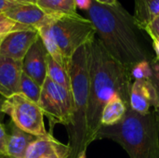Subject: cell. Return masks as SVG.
Here are the masks:
<instances>
[{
	"mask_svg": "<svg viewBox=\"0 0 159 158\" xmlns=\"http://www.w3.org/2000/svg\"><path fill=\"white\" fill-rule=\"evenodd\" d=\"M94 1L101 3V4H105V5H114L118 2L117 0H94Z\"/></svg>",
	"mask_w": 159,
	"mask_h": 158,
	"instance_id": "83f0119b",
	"label": "cell"
},
{
	"mask_svg": "<svg viewBox=\"0 0 159 158\" xmlns=\"http://www.w3.org/2000/svg\"><path fill=\"white\" fill-rule=\"evenodd\" d=\"M158 16L159 0H135L134 14L132 17L140 30H144Z\"/></svg>",
	"mask_w": 159,
	"mask_h": 158,
	"instance_id": "5bb4252c",
	"label": "cell"
},
{
	"mask_svg": "<svg viewBox=\"0 0 159 158\" xmlns=\"http://www.w3.org/2000/svg\"><path fill=\"white\" fill-rule=\"evenodd\" d=\"M129 106L124 102L119 94H116L103 108L101 123L102 126H114L121 121Z\"/></svg>",
	"mask_w": 159,
	"mask_h": 158,
	"instance_id": "2e32d148",
	"label": "cell"
},
{
	"mask_svg": "<svg viewBox=\"0 0 159 158\" xmlns=\"http://www.w3.org/2000/svg\"><path fill=\"white\" fill-rule=\"evenodd\" d=\"M25 28H28V26L20 24L12 20L3 13L0 14V40H2L6 35H7L12 32L25 29Z\"/></svg>",
	"mask_w": 159,
	"mask_h": 158,
	"instance_id": "44dd1931",
	"label": "cell"
},
{
	"mask_svg": "<svg viewBox=\"0 0 159 158\" xmlns=\"http://www.w3.org/2000/svg\"><path fill=\"white\" fill-rule=\"evenodd\" d=\"M157 61H159V60H157Z\"/></svg>",
	"mask_w": 159,
	"mask_h": 158,
	"instance_id": "1f68e13d",
	"label": "cell"
},
{
	"mask_svg": "<svg viewBox=\"0 0 159 158\" xmlns=\"http://www.w3.org/2000/svg\"><path fill=\"white\" fill-rule=\"evenodd\" d=\"M130 74L135 80H150L153 74L151 63L148 61H140L131 67Z\"/></svg>",
	"mask_w": 159,
	"mask_h": 158,
	"instance_id": "ffe728a7",
	"label": "cell"
},
{
	"mask_svg": "<svg viewBox=\"0 0 159 158\" xmlns=\"http://www.w3.org/2000/svg\"><path fill=\"white\" fill-rule=\"evenodd\" d=\"M26 1H28V2H31V3H34V4H36V1H37V0H26Z\"/></svg>",
	"mask_w": 159,
	"mask_h": 158,
	"instance_id": "f546056e",
	"label": "cell"
},
{
	"mask_svg": "<svg viewBox=\"0 0 159 158\" xmlns=\"http://www.w3.org/2000/svg\"><path fill=\"white\" fill-rule=\"evenodd\" d=\"M44 158H57V157H54V156H46V157Z\"/></svg>",
	"mask_w": 159,
	"mask_h": 158,
	"instance_id": "4dcf8cb0",
	"label": "cell"
},
{
	"mask_svg": "<svg viewBox=\"0 0 159 158\" xmlns=\"http://www.w3.org/2000/svg\"><path fill=\"white\" fill-rule=\"evenodd\" d=\"M37 137L21 130L11 122L10 132L7 134L5 156L7 158H24L28 146Z\"/></svg>",
	"mask_w": 159,
	"mask_h": 158,
	"instance_id": "4fadbf2b",
	"label": "cell"
},
{
	"mask_svg": "<svg viewBox=\"0 0 159 158\" xmlns=\"http://www.w3.org/2000/svg\"><path fill=\"white\" fill-rule=\"evenodd\" d=\"M75 1L76 8H80L82 10L87 11L90 7L92 0H75Z\"/></svg>",
	"mask_w": 159,
	"mask_h": 158,
	"instance_id": "484cf974",
	"label": "cell"
},
{
	"mask_svg": "<svg viewBox=\"0 0 159 158\" xmlns=\"http://www.w3.org/2000/svg\"><path fill=\"white\" fill-rule=\"evenodd\" d=\"M22 61L0 54V96L7 99L20 93Z\"/></svg>",
	"mask_w": 159,
	"mask_h": 158,
	"instance_id": "30bf717a",
	"label": "cell"
},
{
	"mask_svg": "<svg viewBox=\"0 0 159 158\" xmlns=\"http://www.w3.org/2000/svg\"><path fill=\"white\" fill-rule=\"evenodd\" d=\"M7 133L4 125L0 120V156L6 155L7 149Z\"/></svg>",
	"mask_w": 159,
	"mask_h": 158,
	"instance_id": "cb8c5ba5",
	"label": "cell"
},
{
	"mask_svg": "<svg viewBox=\"0 0 159 158\" xmlns=\"http://www.w3.org/2000/svg\"><path fill=\"white\" fill-rule=\"evenodd\" d=\"M129 105L132 110L141 115H147L150 111V102L146 88V80H135L130 88Z\"/></svg>",
	"mask_w": 159,
	"mask_h": 158,
	"instance_id": "9a60e30c",
	"label": "cell"
},
{
	"mask_svg": "<svg viewBox=\"0 0 159 158\" xmlns=\"http://www.w3.org/2000/svg\"><path fill=\"white\" fill-rule=\"evenodd\" d=\"M151 66H152V70H153V74L150 78V81L156 88V90L157 93V98H158V107L154 111L159 118V61L156 59L154 61H152Z\"/></svg>",
	"mask_w": 159,
	"mask_h": 158,
	"instance_id": "7402d4cb",
	"label": "cell"
},
{
	"mask_svg": "<svg viewBox=\"0 0 159 158\" xmlns=\"http://www.w3.org/2000/svg\"><path fill=\"white\" fill-rule=\"evenodd\" d=\"M71 91L73 97V118L67 128L69 133V158H86L89 145L88 139L89 104V53L87 44L72 56L69 64Z\"/></svg>",
	"mask_w": 159,
	"mask_h": 158,
	"instance_id": "277c9868",
	"label": "cell"
},
{
	"mask_svg": "<svg viewBox=\"0 0 159 158\" xmlns=\"http://www.w3.org/2000/svg\"><path fill=\"white\" fill-rule=\"evenodd\" d=\"M47 77H48L57 85L71 90V79L69 71L59 64L49 55H48L47 59Z\"/></svg>",
	"mask_w": 159,
	"mask_h": 158,
	"instance_id": "ac0fdd59",
	"label": "cell"
},
{
	"mask_svg": "<svg viewBox=\"0 0 159 158\" xmlns=\"http://www.w3.org/2000/svg\"><path fill=\"white\" fill-rule=\"evenodd\" d=\"M70 155L71 148L69 144H63L50 135L47 138H36L28 146L24 158H44L46 156L69 158Z\"/></svg>",
	"mask_w": 159,
	"mask_h": 158,
	"instance_id": "8fae6325",
	"label": "cell"
},
{
	"mask_svg": "<svg viewBox=\"0 0 159 158\" xmlns=\"http://www.w3.org/2000/svg\"><path fill=\"white\" fill-rule=\"evenodd\" d=\"M4 98L3 97H1L0 96V115L2 114V112H1V109H2V104H3V102H4Z\"/></svg>",
	"mask_w": 159,
	"mask_h": 158,
	"instance_id": "f1b7e54d",
	"label": "cell"
},
{
	"mask_svg": "<svg viewBox=\"0 0 159 158\" xmlns=\"http://www.w3.org/2000/svg\"><path fill=\"white\" fill-rule=\"evenodd\" d=\"M144 31L153 39L159 38V16L155 18L144 29Z\"/></svg>",
	"mask_w": 159,
	"mask_h": 158,
	"instance_id": "603a6c76",
	"label": "cell"
},
{
	"mask_svg": "<svg viewBox=\"0 0 159 158\" xmlns=\"http://www.w3.org/2000/svg\"><path fill=\"white\" fill-rule=\"evenodd\" d=\"M38 105L44 116L48 119L51 129L57 124L64 125L67 128L71 125L73 118L72 91L57 85L48 77L42 86Z\"/></svg>",
	"mask_w": 159,
	"mask_h": 158,
	"instance_id": "52a82bcc",
	"label": "cell"
},
{
	"mask_svg": "<svg viewBox=\"0 0 159 158\" xmlns=\"http://www.w3.org/2000/svg\"><path fill=\"white\" fill-rule=\"evenodd\" d=\"M110 139L130 158H159V118L155 111L141 115L130 108L114 126H102L96 140Z\"/></svg>",
	"mask_w": 159,
	"mask_h": 158,
	"instance_id": "3957f363",
	"label": "cell"
},
{
	"mask_svg": "<svg viewBox=\"0 0 159 158\" xmlns=\"http://www.w3.org/2000/svg\"><path fill=\"white\" fill-rule=\"evenodd\" d=\"M86 12L95 28L96 36L115 59L129 68L147 61L138 35L140 29L132 15L119 2L105 5L92 0Z\"/></svg>",
	"mask_w": 159,
	"mask_h": 158,
	"instance_id": "7a4b0ae2",
	"label": "cell"
},
{
	"mask_svg": "<svg viewBox=\"0 0 159 158\" xmlns=\"http://www.w3.org/2000/svg\"><path fill=\"white\" fill-rule=\"evenodd\" d=\"M41 86H39L35 81H34L31 77H29L22 72L20 84V93L23 94L34 102L38 103L41 95Z\"/></svg>",
	"mask_w": 159,
	"mask_h": 158,
	"instance_id": "d6986e66",
	"label": "cell"
},
{
	"mask_svg": "<svg viewBox=\"0 0 159 158\" xmlns=\"http://www.w3.org/2000/svg\"><path fill=\"white\" fill-rule=\"evenodd\" d=\"M153 47H154V50L156 52V55H157V58L159 60V38H156V39H153Z\"/></svg>",
	"mask_w": 159,
	"mask_h": 158,
	"instance_id": "4316f807",
	"label": "cell"
},
{
	"mask_svg": "<svg viewBox=\"0 0 159 158\" xmlns=\"http://www.w3.org/2000/svg\"><path fill=\"white\" fill-rule=\"evenodd\" d=\"M38 38V31L33 27L12 32L1 40L0 54L22 61L30 47Z\"/></svg>",
	"mask_w": 159,
	"mask_h": 158,
	"instance_id": "ba28073f",
	"label": "cell"
},
{
	"mask_svg": "<svg viewBox=\"0 0 159 158\" xmlns=\"http://www.w3.org/2000/svg\"><path fill=\"white\" fill-rule=\"evenodd\" d=\"M22 2H28V1L26 0H0V14L5 13L8 8H10L14 5L22 3Z\"/></svg>",
	"mask_w": 159,
	"mask_h": 158,
	"instance_id": "d4e9b609",
	"label": "cell"
},
{
	"mask_svg": "<svg viewBox=\"0 0 159 158\" xmlns=\"http://www.w3.org/2000/svg\"><path fill=\"white\" fill-rule=\"evenodd\" d=\"M89 53V104L88 139L96 141L102 127L103 108L116 94H119L129 107L132 77L129 67L115 59L95 35L87 44Z\"/></svg>",
	"mask_w": 159,
	"mask_h": 158,
	"instance_id": "6da1fadb",
	"label": "cell"
},
{
	"mask_svg": "<svg viewBox=\"0 0 159 158\" xmlns=\"http://www.w3.org/2000/svg\"><path fill=\"white\" fill-rule=\"evenodd\" d=\"M3 14L20 24L35 29H37L48 16L36 4L31 2H22L14 5Z\"/></svg>",
	"mask_w": 159,
	"mask_h": 158,
	"instance_id": "7c38bea8",
	"label": "cell"
},
{
	"mask_svg": "<svg viewBox=\"0 0 159 158\" xmlns=\"http://www.w3.org/2000/svg\"><path fill=\"white\" fill-rule=\"evenodd\" d=\"M47 22L59 49L69 61L79 47L96 35L91 21L79 14L48 15Z\"/></svg>",
	"mask_w": 159,
	"mask_h": 158,
	"instance_id": "5b68a950",
	"label": "cell"
},
{
	"mask_svg": "<svg viewBox=\"0 0 159 158\" xmlns=\"http://www.w3.org/2000/svg\"><path fill=\"white\" fill-rule=\"evenodd\" d=\"M1 112L9 115L15 126L31 135L37 138H47L51 135L45 129L44 115L38 103L21 93L5 99Z\"/></svg>",
	"mask_w": 159,
	"mask_h": 158,
	"instance_id": "8992f818",
	"label": "cell"
},
{
	"mask_svg": "<svg viewBox=\"0 0 159 158\" xmlns=\"http://www.w3.org/2000/svg\"><path fill=\"white\" fill-rule=\"evenodd\" d=\"M48 55V53L39 36L22 60V72L41 87L47 78Z\"/></svg>",
	"mask_w": 159,
	"mask_h": 158,
	"instance_id": "9c48e42d",
	"label": "cell"
},
{
	"mask_svg": "<svg viewBox=\"0 0 159 158\" xmlns=\"http://www.w3.org/2000/svg\"><path fill=\"white\" fill-rule=\"evenodd\" d=\"M36 5L48 15H76L75 0H37Z\"/></svg>",
	"mask_w": 159,
	"mask_h": 158,
	"instance_id": "e0dca14e",
	"label": "cell"
},
{
	"mask_svg": "<svg viewBox=\"0 0 159 158\" xmlns=\"http://www.w3.org/2000/svg\"><path fill=\"white\" fill-rule=\"evenodd\" d=\"M0 42H1V40H0Z\"/></svg>",
	"mask_w": 159,
	"mask_h": 158,
	"instance_id": "d6a6232c",
	"label": "cell"
}]
</instances>
